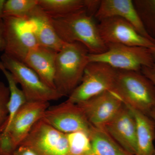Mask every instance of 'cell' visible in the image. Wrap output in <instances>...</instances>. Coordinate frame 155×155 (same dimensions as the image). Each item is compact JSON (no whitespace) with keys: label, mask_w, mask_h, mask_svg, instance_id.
<instances>
[{"label":"cell","mask_w":155,"mask_h":155,"mask_svg":"<svg viewBox=\"0 0 155 155\" xmlns=\"http://www.w3.org/2000/svg\"><path fill=\"white\" fill-rule=\"evenodd\" d=\"M51 18L58 36L65 43L82 44L91 54L107 51V48L101 38L94 17L85 8L64 17Z\"/></svg>","instance_id":"1"},{"label":"cell","mask_w":155,"mask_h":155,"mask_svg":"<svg viewBox=\"0 0 155 155\" xmlns=\"http://www.w3.org/2000/svg\"><path fill=\"white\" fill-rule=\"evenodd\" d=\"M88 50L78 42L67 44L57 54L54 84L62 97L69 96L80 84L89 63Z\"/></svg>","instance_id":"2"},{"label":"cell","mask_w":155,"mask_h":155,"mask_svg":"<svg viewBox=\"0 0 155 155\" xmlns=\"http://www.w3.org/2000/svg\"><path fill=\"white\" fill-rule=\"evenodd\" d=\"M112 91L123 104L147 116L155 106V87L140 71L118 70Z\"/></svg>","instance_id":"3"},{"label":"cell","mask_w":155,"mask_h":155,"mask_svg":"<svg viewBox=\"0 0 155 155\" xmlns=\"http://www.w3.org/2000/svg\"><path fill=\"white\" fill-rule=\"evenodd\" d=\"M1 62L19 84L27 102H49L62 97L56 90L47 85L37 74L23 62L4 53Z\"/></svg>","instance_id":"4"},{"label":"cell","mask_w":155,"mask_h":155,"mask_svg":"<svg viewBox=\"0 0 155 155\" xmlns=\"http://www.w3.org/2000/svg\"><path fill=\"white\" fill-rule=\"evenodd\" d=\"M106 45L107 49L104 53L89 54V62H102L117 70L138 72L143 67L151 66L154 62L155 57L148 48L116 44Z\"/></svg>","instance_id":"5"},{"label":"cell","mask_w":155,"mask_h":155,"mask_svg":"<svg viewBox=\"0 0 155 155\" xmlns=\"http://www.w3.org/2000/svg\"><path fill=\"white\" fill-rule=\"evenodd\" d=\"M118 70L105 63L89 62L81 82L67 101L78 104L106 91H112Z\"/></svg>","instance_id":"6"},{"label":"cell","mask_w":155,"mask_h":155,"mask_svg":"<svg viewBox=\"0 0 155 155\" xmlns=\"http://www.w3.org/2000/svg\"><path fill=\"white\" fill-rule=\"evenodd\" d=\"M4 53L24 63L31 50L38 45L27 19L4 17Z\"/></svg>","instance_id":"7"},{"label":"cell","mask_w":155,"mask_h":155,"mask_svg":"<svg viewBox=\"0 0 155 155\" xmlns=\"http://www.w3.org/2000/svg\"><path fill=\"white\" fill-rule=\"evenodd\" d=\"M20 145L28 147L38 155H70L66 134L42 119L35 124Z\"/></svg>","instance_id":"8"},{"label":"cell","mask_w":155,"mask_h":155,"mask_svg":"<svg viewBox=\"0 0 155 155\" xmlns=\"http://www.w3.org/2000/svg\"><path fill=\"white\" fill-rule=\"evenodd\" d=\"M41 119L64 134L80 130L89 134L92 126L78 105L67 101L58 105L49 107Z\"/></svg>","instance_id":"9"},{"label":"cell","mask_w":155,"mask_h":155,"mask_svg":"<svg viewBox=\"0 0 155 155\" xmlns=\"http://www.w3.org/2000/svg\"><path fill=\"white\" fill-rule=\"evenodd\" d=\"M97 26L106 45L116 44L148 48L155 47L154 43L143 36L130 23L120 17L103 19Z\"/></svg>","instance_id":"10"},{"label":"cell","mask_w":155,"mask_h":155,"mask_svg":"<svg viewBox=\"0 0 155 155\" xmlns=\"http://www.w3.org/2000/svg\"><path fill=\"white\" fill-rule=\"evenodd\" d=\"M77 104L92 126L103 128L114 118L123 103L114 92L109 91Z\"/></svg>","instance_id":"11"},{"label":"cell","mask_w":155,"mask_h":155,"mask_svg":"<svg viewBox=\"0 0 155 155\" xmlns=\"http://www.w3.org/2000/svg\"><path fill=\"white\" fill-rule=\"evenodd\" d=\"M103 128L124 149L135 155L136 122L133 112L128 106L123 104L114 118Z\"/></svg>","instance_id":"12"},{"label":"cell","mask_w":155,"mask_h":155,"mask_svg":"<svg viewBox=\"0 0 155 155\" xmlns=\"http://www.w3.org/2000/svg\"><path fill=\"white\" fill-rule=\"evenodd\" d=\"M49 107L48 102H27L20 108L8 130L4 131L8 132L16 149Z\"/></svg>","instance_id":"13"},{"label":"cell","mask_w":155,"mask_h":155,"mask_svg":"<svg viewBox=\"0 0 155 155\" xmlns=\"http://www.w3.org/2000/svg\"><path fill=\"white\" fill-rule=\"evenodd\" d=\"M118 17L130 23L143 36L155 44V41L149 35L141 18L131 0H102L94 15L100 21L103 19Z\"/></svg>","instance_id":"14"},{"label":"cell","mask_w":155,"mask_h":155,"mask_svg":"<svg viewBox=\"0 0 155 155\" xmlns=\"http://www.w3.org/2000/svg\"><path fill=\"white\" fill-rule=\"evenodd\" d=\"M39 45L59 52L66 43L56 32L51 17L38 5L27 19Z\"/></svg>","instance_id":"15"},{"label":"cell","mask_w":155,"mask_h":155,"mask_svg":"<svg viewBox=\"0 0 155 155\" xmlns=\"http://www.w3.org/2000/svg\"><path fill=\"white\" fill-rule=\"evenodd\" d=\"M57 54L56 51L38 45L31 50L24 62L45 83L55 90L54 75Z\"/></svg>","instance_id":"16"},{"label":"cell","mask_w":155,"mask_h":155,"mask_svg":"<svg viewBox=\"0 0 155 155\" xmlns=\"http://www.w3.org/2000/svg\"><path fill=\"white\" fill-rule=\"evenodd\" d=\"M129 108L133 112L136 122L135 155H155V122L149 116Z\"/></svg>","instance_id":"17"},{"label":"cell","mask_w":155,"mask_h":155,"mask_svg":"<svg viewBox=\"0 0 155 155\" xmlns=\"http://www.w3.org/2000/svg\"><path fill=\"white\" fill-rule=\"evenodd\" d=\"M88 134L94 155H134L117 143L103 128L92 126Z\"/></svg>","instance_id":"18"},{"label":"cell","mask_w":155,"mask_h":155,"mask_svg":"<svg viewBox=\"0 0 155 155\" xmlns=\"http://www.w3.org/2000/svg\"><path fill=\"white\" fill-rule=\"evenodd\" d=\"M0 71L5 76L8 84L10 97L8 104V117L5 127L3 131L8 130L14 116L20 108L27 102L25 94L17 86V83L12 74L5 68L0 61Z\"/></svg>","instance_id":"19"},{"label":"cell","mask_w":155,"mask_h":155,"mask_svg":"<svg viewBox=\"0 0 155 155\" xmlns=\"http://www.w3.org/2000/svg\"><path fill=\"white\" fill-rule=\"evenodd\" d=\"M38 5L52 18L64 17L85 8L84 0H38Z\"/></svg>","instance_id":"20"},{"label":"cell","mask_w":155,"mask_h":155,"mask_svg":"<svg viewBox=\"0 0 155 155\" xmlns=\"http://www.w3.org/2000/svg\"><path fill=\"white\" fill-rule=\"evenodd\" d=\"M70 155H94L88 134L85 131H75L66 134Z\"/></svg>","instance_id":"21"},{"label":"cell","mask_w":155,"mask_h":155,"mask_svg":"<svg viewBox=\"0 0 155 155\" xmlns=\"http://www.w3.org/2000/svg\"><path fill=\"white\" fill-rule=\"evenodd\" d=\"M133 2L147 32L155 41V0H135Z\"/></svg>","instance_id":"22"},{"label":"cell","mask_w":155,"mask_h":155,"mask_svg":"<svg viewBox=\"0 0 155 155\" xmlns=\"http://www.w3.org/2000/svg\"><path fill=\"white\" fill-rule=\"evenodd\" d=\"M38 5V0H8L4 9V17L28 19Z\"/></svg>","instance_id":"23"},{"label":"cell","mask_w":155,"mask_h":155,"mask_svg":"<svg viewBox=\"0 0 155 155\" xmlns=\"http://www.w3.org/2000/svg\"><path fill=\"white\" fill-rule=\"evenodd\" d=\"M9 97L8 87L0 81V133L5 129L8 117V104Z\"/></svg>","instance_id":"24"},{"label":"cell","mask_w":155,"mask_h":155,"mask_svg":"<svg viewBox=\"0 0 155 155\" xmlns=\"http://www.w3.org/2000/svg\"><path fill=\"white\" fill-rule=\"evenodd\" d=\"M16 150L8 132L0 133V155H13Z\"/></svg>","instance_id":"25"},{"label":"cell","mask_w":155,"mask_h":155,"mask_svg":"<svg viewBox=\"0 0 155 155\" xmlns=\"http://www.w3.org/2000/svg\"><path fill=\"white\" fill-rule=\"evenodd\" d=\"M140 72L151 81L155 87V57L153 65L150 67H143Z\"/></svg>","instance_id":"26"},{"label":"cell","mask_w":155,"mask_h":155,"mask_svg":"<svg viewBox=\"0 0 155 155\" xmlns=\"http://www.w3.org/2000/svg\"><path fill=\"white\" fill-rule=\"evenodd\" d=\"M13 155H38L33 150L28 147L20 145L14 152Z\"/></svg>","instance_id":"27"},{"label":"cell","mask_w":155,"mask_h":155,"mask_svg":"<svg viewBox=\"0 0 155 155\" xmlns=\"http://www.w3.org/2000/svg\"><path fill=\"white\" fill-rule=\"evenodd\" d=\"M5 48L3 22L0 24V51H4Z\"/></svg>","instance_id":"28"},{"label":"cell","mask_w":155,"mask_h":155,"mask_svg":"<svg viewBox=\"0 0 155 155\" xmlns=\"http://www.w3.org/2000/svg\"><path fill=\"white\" fill-rule=\"evenodd\" d=\"M5 2V0H0V24L3 22L4 6Z\"/></svg>","instance_id":"29"},{"label":"cell","mask_w":155,"mask_h":155,"mask_svg":"<svg viewBox=\"0 0 155 155\" xmlns=\"http://www.w3.org/2000/svg\"><path fill=\"white\" fill-rule=\"evenodd\" d=\"M149 116L155 122V106L150 112Z\"/></svg>","instance_id":"30"},{"label":"cell","mask_w":155,"mask_h":155,"mask_svg":"<svg viewBox=\"0 0 155 155\" xmlns=\"http://www.w3.org/2000/svg\"><path fill=\"white\" fill-rule=\"evenodd\" d=\"M150 49L153 55L154 56V57H155V47Z\"/></svg>","instance_id":"31"},{"label":"cell","mask_w":155,"mask_h":155,"mask_svg":"<svg viewBox=\"0 0 155 155\" xmlns=\"http://www.w3.org/2000/svg\"></svg>","instance_id":"32"}]
</instances>
